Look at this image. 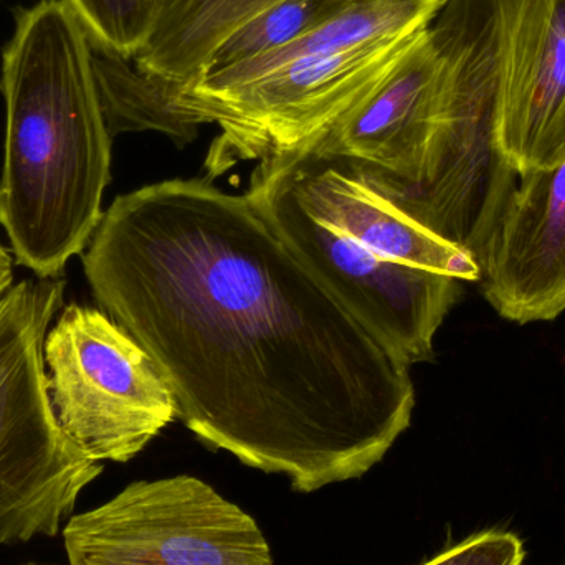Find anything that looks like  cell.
I'll return each mask as SVG.
<instances>
[{
    "label": "cell",
    "instance_id": "ac0fdd59",
    "mask_svg": "<svg viewBox=\"0 0 565 565\" xmlns=\"http://www.w3.org/2000/svg\"><path fill=\"white\" fill-rule=\"evenodd\" d=\"M520 537L504 531H484L455 544L420 565H523Z\"/></svg>",
    "mask_w": 565,
    "mask_h": 565
},
{
    "label": "cell",
    "instance_id": "9a60e30c",
    "mask_svg": "<svg viewBox=\"0 0 565 565\" xmlns=\"http://www.w3.org/2000/svg\"><path fill=\"white\" fill-rule=\"evenodd\" d=\"M93 68L109 135L156 131L189 142L199 126L179 108L184 86L148 75L132 60L93 46Z\"/></svg>",
    "mask_w": 565,
    "mask_h": 565
},
{
    "label": "cell",
    "instance_id": "e0dca14e",
    "mask_svg": "<svg viewBox=\"0 0 565 565\" xmlns=\"http://www.w3.org/2000/svg\"><path fill=\"white\" fill-rule=\"evenodd\" d=\"M95 49L132 60L148 42L159 0H66Z\"/></svg>",
    "mask_w": 565,
    "mask_h": 565
},
{
    "label": "cell",
    "instance_id": "277c9868",
    "mask_svg": "<svg viewBox=\"0 0 565 565\" xmlns=\"http://www.w3.org/2000/svg\"><path fill=\"white\" fill-rule=\"evenodd\" d=\"M65 278H26L0 298V546L55 537L102 475L60 427L43 342L63 309Z\"/></svg>",
    "mask_w": 565,
    "mask_h": 565
},
{
    "label": "cell",
    "instance_id": "9c48e42d",
    "mask_svg": "<svg viewBox=\"0 0 565 565\" xmlns=\"http://www.w3.org/2000/svg\"><path fill=\"white\" fill-rule=\"evenodd\" d=\"M500 62L498 139L518 175L565 158V0H493Z\"/></svg>",
    "mask_w": 565,
    "mask_h": 565
},
{
    "label": "cell",
    "instance_id": "ba28073f",
    "mask_svg": "<svg viewBox=\"0 0 565 565\" xmlns=\"http://www.w3.org/2000/svg\"><path fill=\"white\" fill-rule=\"evenodd\" d=\"M68 565H274L250 514L189 475L136 481L63 526Z\"/></svg>",
    "mask_w": 565,
    "mask_h": 565
},
{
    "label": "cell",
    "instance_id": "30bf717a",
    "mask_svg": "<svg viewBox=\"0 0 565 565\" xmlns=\"http://www.w3.org/2000/svg\"><path fill=\"white\" fill-rule=\"evenodd\" d=\"M438 92L440 56L428 26L369 98L305 148L382 198L404 191L420 172Z\"/></svg>",
    "mask_w": 565,
    "mask_h": 565
},
{
    "label": "cell",
    "instance_id": "3957f363",
    "mask_svg": "<svg viewBox=\"0 0 565 565\" xmlns=\"http://www.w3.org/2000/svg\"><path fill=\"white\" fill-rule=\"evenodd\" d=\"M430 33L440 56L434 131L414 184L384 199L467 252L481 268L520 182L498 139L500 62L493 0H448Z\"/></svg>",
    "mask_w": 565,
    "mask_h": 565
},
{
    "label": "cell",
    "instance_id": "2e32d148",
    "mask_svg": "<svg viewBox=\"0 0 565 565\" xmlns=\"http://www.w3.org/2000/svg\"><path fill=\"white\" fill-rule=\"evenodd\" d=\"M344 3L345 0H282L228 36L215 50L201 76L291 45L331 19Z\"/></svg>",
    "mask_w": 565,
    "mask_h": 565
},
{
    "label": "cell",
    "instance_id": "7c38bea8",
    "mask_svg": "<svg viewBox=\"0 0 565 565\" xmlns=\"http://www.w3.org/2000/svg\"><path fill=\"white\" fill-rule=\"evenodd\" d=\"M268 162L311 217L365 250L408 267L480 281L467 252L431 234L377 192L334 168L309 148L262 159Z\"/></svg>",
    "mask_w": 565,
    "mask_h": 565
},
{
    "label": "cell",
    "instance_id": "52a82bcc",
    "mask_svg": "<svg viewBox=\"0 0 565 565\" xmlns=\"http://www.w3.org/2000/svg\"><path fill=\"white\" fill-rule=\"evenodd\" d=\"M245 195L289 250L405 365L431 359L461 280L385 260L326 227L268 162L258 161Z\"/></svg>",
    "mask_w": 565,
    "mask_h": 565
},
{
    "label": "cell",
    "instance_id": "8fae6325",
    "mask_svg": "<svg viewBox=\"0 0 565 565\" xmlns=\"http://www.w3.org/2000/svg\"><path fill=\"white\" fill-rule=\"evenodd\" d=\"M484 296L504 319L553 321L565 311V158L518 182L481 265Z\"/></svg>",
    "mask_w": 565,
    "mask_h": 565
},
{
    "label": "cell",
    "instance_id": "5bb4252c",
    "mask_svg": "<svg viewBox=\"0 0 565 565\" xmlns=\"http://www.w3.org/2000/svg\"><path fill=\"white\" fill-rule=\"evenodd\" d=\"M282 0H159L148 42L132 58L148 75L189 86L215 50Z\"/></svg>",
    "mask_w": 565,
    "mask_h": 565
},
{
    "label": "cell",
    "instance_id": "8992f818",
    "mask_svg": "<svg viewBox=\"0 0 565 565\" xmlns=\"http://www.w3.org/2000/svg\"><path fill=\"white\" fill-rule=\"evenodd\" d=\"M420 33L296 60L231 92L179 96L192 122L221 128L205 159L207 181L321 138L372 95Z\"/></svg>",
    "mask_w": 565,
    "mask_h": 565
},
{
    "label": "cell",
    "instance_id": "5b68a950",
    "mask_svg": "<svg viewBox=\"0 0 565 565\" xmlns=\"http://www.w3.org/2000/svg\"><path fill=\"white\" fill-rule=\"evenodd\" d=\"M43 362L56 422L99 463L132 460L178 417L148 352L102 309L65 306L46 332Z\"/></svg>",
    "mask_w": 565,
    "mask_h": 565
},
{
    "label": "cell",
    "instance_id": "6da1fadb",
    "mask_svg": "<svg viewBox=\"0 0 565 565\" xmlns=\"http://www.w3.org/2000/svg\"><path fill=\"white\" fill-rule=\"evenodd\" d=\"M83 270L212 450L312 493L411 427L408 365L289 250L247 195L172 179L115 199Z\"/></svg>",
    "mask_w": 565,
    "mask_h": 565
},
{
    "label": "cell",
    "instance_id": "7a4b0ae2",
    "mask_svg": "<svg viewBox=\"0 0 565 565\" xmlns=\"http://www.w3.org/2000/svg\"><path fill=\"white\" fill-rule=\"evenodd\" d=\"M6 154L0 227L13 262L63 277L102 222L111 142L93 68V43L66 0L17 9L2 50Z\"/></svg>",
    "mask_w": 565,
    "mask_h": 565
},
{
    "label": "cell",
    "instance_id": "4fadbf2b",
    "mask_svg": "<svg viewBox=\"0 0 565 565\" xmlns=\"http://www.w3.org/2000/svg\"><path fill=\"white\" fill-rule=\"evenodd\" d=\"M448 0H345L318 29L291 45L231 68L201 76L181 95L209 96L255 82L288 63L308 56L335 55L371 43L407 39L424 32Z\"/></svg>",
    "mask_w": 565,
    "mask_h": 565
},
{
    "label": "cell",
    "instance_id": "ffe728a7",
    "mask_svg": "<svg viewBox=\"0 0 565 565\" xmlns=\"http://www.w3.org/2000/svg\"><path fill=\"white\" fill-rule=\"evenodd\" d=\"M26 565H36V564H26Z\"/></svg>",
    "mask_w": 565,
    "mask_h": 565
},
{
    "label": "cell",
    "instance_id": "d6986e66",
    "mask_svg": "<svg viewBox=\"0 0 565 565\" xmlns=\"http://www.w3.org/2000/svg\"><path fill=\"white\" fill-rule=\"evenodd\" d=\"M13 257L10 252L0 244V298L12 288Z\"/></svg>",
    "mask_w": 565,
    "mask_h": 565
}]
</instances>
